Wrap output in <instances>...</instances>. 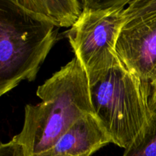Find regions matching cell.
<instances>
[{
    "mask_svg": "<svg viewBox=\"0 0 156 156\" xmlns=\"http://www.w3.org/2000/svg\"><path fill=\"white\" fill-rule=\"evenodd\" d=\"M112 143L111 136L94 114H88L75 122L43 156H91Z\"/></svg>",
    "mask_w": 156,
    "mask_h": 156,
    "instance_id": "6",
    "label": "cell"
},
{
    "mask_svg": "<svg viewBox=\"0 0 156 156\" xmlns=\"http://www.w3.org/2000/svg\"><path fill=\"white\" fill-rule=\"evenodd\" d=\"M89 85L94 115L112 143L127 149L143 132L151 116L140 82L119 59Z\"/></svg>",
    "mask_w": 156,
    "mask_h": 156,
    "instance_id": "3",
    "label": "cell"
},
{
    "mask_svg": "<svg viewBox=\"0 0 156 156\" xmlns=\"http://www.w3.org/2000/svg\"><path fill=\"white\" fill-rule=\"evenodd\" d=\"M135 0H81L82 10L105 11L125 9Z\"/></svg>",
    "mask_w": 156,
    "mask_h": 156,
    "instance_id": "10",
    "label": "cell"
},
{
    "mask_svg": "<svg viewBox=\"0 0 156 156\" xmlns=\"http://www.w3.org/2000/svg\"><path fill=\"white\" fill-rule=\"evenodd\" d=\"M0 156H33L24 145L14 139L7 143H1Z\"/></svg>",
    "mask_w": 156,
    "mask_h": 156,
    "instance_id": "11",
    "label": "cell"
},
{
    "mask_svg": "<svg viewBox=\"0 0 156 156\" xmlns=\"http://www.w3.org/2000/svg\"><path fill=\"white\" fill-rule=\"evenodd\" d=\"M41 101L27 105L21 132L13 137L33 156H43L79 119L94 114L88 76L75 56L37 89Z\"/></svg>",
    "mask_w": 156,
    "mask_h": 156,
    "instance_id": "1",
    "label": "cell"
},
{
    "mask_svg": "<svg viewBox=\"0 0 156 156\" xmlns=\"http://www.w3.org/2000/svg\"><path fill=\"white\" fill-rule=\"evenodd\" d=\"M156 12V0H135L125 9L126 21Z\"/></svg>",
    "mask_w": 156,
    "mask_h": 156,
    "instance_id": "9",
    "label": "cell"
},
{
    "mask_svg": "<svg viewBox=\"0 0 156 156\" xmlns=\"http://www.w3.org/2000/svg\"><path fill=\"white\" fill-rule=\"evenodd\" d=\"M124 11L125 9L82 10L79 19L66 32L89 84L119 60L116 45L126 21Z\"/></svg>",
    "mask_w": 156,
    "mask_h": 156,
    "instance_id": "4",
    "label": "cell"
},
{
    "mask_svg": "<svg viewBox=\"0 0 156 156\" xmlns=\"http://www.w3.org/2000/svg\"><path fill=\"white\" fill-rule=\"evenodd\" d=\"M149 123L136 140L125 149L123 156H156V100L149 103Z\"/></svg>",
    "mask_w": 156,
    "mask_h": 156,
    "instance_id": "8",
    "label": "cell"
},
{
    "mask_svg": "<svg viewBox=\"0 0 156 156\" xmlns=\"http://www.w3.org/2000/svg\"><path fill=\"white\" fill-rule=\"evenodd\" d=\"M116 53L139 79L149 103L156 100V12L126 21Z\"/></svg>",
    "mask_w": 156,
    "mask_h": 156,
    "instance_id": "5",
    "label": "cell"
},
{
    "mask_svg": "<svg viewBox=\"0 0 156 156\" xmlns=\"http://www.w3.org/2000/svg\"><path fill=\"white\" fill-rule=\"evenodd\" d=\"M30 13L59 27H71L82 12L79 0H11Z\"/></svg>",
    "mask_w": 156,
    "mask_h": 156,
    "instance_id": "7",
    "label": "cell"
},
{
    "mask_svg": "<svg viewBox=\"0 0 156 156\" xmlns=\"http://www.w3.org/2000/svg\"><path fill=\"white\" fill-rule=\"evenodd\" d=\"M59 28L11 0H0V95L34 80Z\"/></svg>",
    "mask_w": 156,
    "mask_h": 156,
    "instance_id": "2",
    "label": "cell"
}]
</instances>
